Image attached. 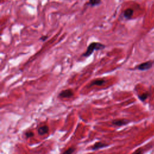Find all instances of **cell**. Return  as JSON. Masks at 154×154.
<instances>
[{"mask_svg":"<svg viewBox=\"0 0 154 154\" xmlns=\"http://www.w3.org/2000/svg\"><path fill=\"white\" fill-rule=\"evenodd\" d=\"M101 2V0H88L87 5L91 7H94L99 5Z\"/></svg>","mask_w":154,"mask_h":154,"instance_id":"obj_9","label":"cell"},{"mask_svg":"<svg viewBox=\"0 0 154 154\" xmlns=\"http://www.w3.org/2000/svg\"><path fill=\"white\" fill-rule=\"evenodd\" d=\"M75 150V148L73 147H70L68 148L67 150H66L62 154H72L73 153Z\"/></svg>","mask_w":154,"mask_h":154,"instance_id":"obj_10","label":"cell"},{"mask_svg":"<svg viewBox=\"0 0 154 154\" xmlns=\"http://www.w3.org/2000/svg\"><path fill=\"white\" fill-rule=\"evenodd\" d=\"M129 121L126 119H117L112 122V124L116 126H123L128 123Z\"/></svg>","mask_w":154,"mask_h":154,"instance_id":"obj_5","label":"cell"},{"mask_svg":"<svg viewBox=\"0 0 154 154\" xmlns=\"http://www.w3.org/2000/svg\"><path fill=\"white\" fill-rule=\"evenodd\" d=\"M25 135L26 137L30 138V137H32L34 136V133L32 131H27V132H25Z\"/></svg>","mask_w":154,"mask_h":154,"instance_id":"obj_12","label":"cell"},{"mask_svg":"<svg viewBox=\"0 0 154 154\" xmlns=\"http://www.w3.org/2000/svg\"><path fill=\"white\" fill-rule=\"evenodd\" d=\"M152 66H153V62L152 61H148L140 64L136 68L139 70L144 71V70H147L150 69L152 67Z\"/></svg>","mask_w":154,"mask_h":154,"instance_id":"obj_2","label":"cell"},{"mask_svg":"<svg viewBox=\"0 0 154 154\" xmlns=\"http://www.w3.org/2000/svg\"><path fill=\"white\" fill-rule=\"evenodd\" d=\"M108 146V145L107 144H105V143H103L102 142H97V143H94V144L91 147V149L92 150H97L99 149L106 147Z\"/></svg>","mask_w":154,"mask_h":154,"instance_id":"obj_6","label":"cell"},{"mask_svg":"<svg viewBox=\"0 0 154 154\" xmlns=\"http://www.w3.org/2000/svg\"><path fill=\"white\" fill-rule=\"evenodd\" d=\"M133 13H134V10L131 8H128L123 11V17L126 19H130L132 17Z\"/></svg>","mask_w":154,"mask_h":154,"instance_id":"obj_4","label":"cell"},{"mask_svg":"<svg viewBox=\"0 0 154 154\" xmlns=\"http://www.w3.org/2000/svg\"><path fill=\"white\" fill-rule=\"evenodd\" d=\"M73 96V92L71 89H66L62 90L58 94V96L63 98H69Z\"/></svg>","mask_w":154,"mask_h":154,"instance_id":"obj_3","label":"cell"},{"mask_svg":"<svg viewBox=\"0 0 154 154\" xmlns=\"http://www.w3.org/2000/svg\"><path fill=\"white\" fill-rule=\"evenodd\" d=\"M132 154H142V152H141V149H138V150L135 151Z\"/></svg>","mask_w":154,"mask_h":154,"instance_id":"obj_14","label":"cell"},{"mask_svg":"<svg viewBox=\"0 0 154 154\" xmlns=\"http://www.w3.org/2000/svg\"><path fill=\"white\" fill-rule=\"evenodd\" d=\"M48 132V127L46 125L40 126L38 129V133L39 135H44Z\"/></svg>","mask_w":154,"mask_h":154,"instance_id":"obj_8","label":"cell"},{"mask_svg":"<svg viewBox=\"0 0 154 154\" xmlns=\"http://www.w3.org/2000/svg\"><path fill=\"white\" fill-rule=\"evenodd\" d=\"M105 80L103 79H97L93 80L90 84V87L93 86V85H102L105 82Z\"/></svg>","mask_w":154,"mask_h":154,"instance_id":"obj_7","label":"cell"},{"mask_svg":"<svg viewBox=\"0 0 154 154\" xmlns=\"http://www.w3.org/2000/svg\"><path fill=\"white\" fill-rule=\"evenodd\" d=\"M106 48V46L104 44H102L100 42H91L88 46L86 51L83 53L81 56L82 57H90L94 51L102 50Z\"/></svg>","mask_w":154,"mask_h":154,"instance_id":"obj_1","label":"cell"},{"mask_svg":"<svg viewBox=\"0 0 154 154\" xmlns=\"http://www.w3.org/2000/svg\"><path fill=\"white\" fill-rule=\"evenodd\" d=\"M148 96H149V94H148L147 93H143V94H141V95H139V96H138V97H139V99H140L141 100L144 101L146 99H147V97H148Z\"/></svg>","mask_w":154,"mask_h":154,"instance_id":"obj_11","label":"cell"},{"mask_svg":"<svg viewBox=\"0 0 154 154\" xmlns=\"http://www.w3.org/2000/svg\"><path fill=\"white\" fill-rule=\"evenodd\" d=\"M48 38V35H42L39 38V40H41L42 42H45Z\"/></svg>","mask_w":154,"mask_h":154,"instance_id":"obj_13","label":"cell"}]
</instances>
